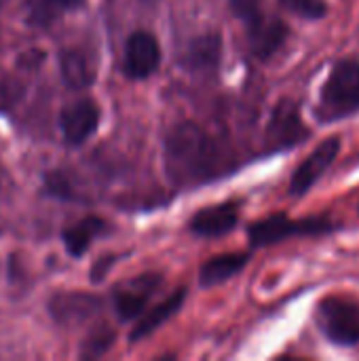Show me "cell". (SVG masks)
<instances>
[{
    "label": "cell",
    "instance_id": "obj_5",
    "mask_svg": "<svg viewBox=\"0 0 359 361\" xmlns=\"http://www.w3.org/2000/svg\"><path fill=\"white\" fill-rule=\"evenodd\" d=\"M161 66V44L154 34L146 30L133 32L125 42L123 72L131 80H144L152 76Z\"/></svg>",
    "mask_w": 359,
    "mask_h": 361
},
{
    "label": "cell",
    "instance_id": "obj_15",
    "mask_svg": "<svg viewBox=\"0 0 359 361\" xmlns=\"http://www.w3.org/2000/svg\"><path fill=\"white\" fill-rule=\"evenodd\" d=\"M108 231V222L97 218V216H87L80 222H76L74 226L66 228L61 233L66 252L72 258H80L85 256V252L89 250V245L93 243V239H97L99 235H104Z\"/></svg>",
    "mask_w": 359,
    "mask_h": 361
},
{
    "label": "cell",
    "instance_id": "obj_8",
    "mask_svg": "<svg viewBox=\"0 0 359 361\" xmlns=\"http://www.w3.org/2000/svg\"><path fill=\"white\" fill-rule=\"evenodd\" d=\"M99 125V106L93 99H78L66 106L59 114V129L68 144H85Z\"/></svg>",
    "mask_w": 359,
    "mask_h": 361
},
{
    "label": "cell",
    "instance_id": "obj_13",
    "mask_svg": "<svg viewBox=\"0 0 359 361\" xmlns=\"http://www.w3.org/2000/svg\"><path fill=\"white\" fill-rule=\"evenodd\" d=\"M248 260H250V254H245V252H231V254L214 256L212 260H207L201 267V271H199V283L203 288L220 286V283L229 281L231 277H235L237 273H241L245 269Z\"/></svg>",
    "mask_w": 359,
    "mask_h": 361
},
{
    "label": "cell",
    "instance_id": "obj_14",
    "mask_svg": "<svg viewBox=\"0 0 359 361\" xmlns=\"http://www.w3.org/2000/svg\"><path fill=\"white\" fill-rule=\"evenodd\" d=\"M220 57H222V38L209 32V34L195 36L188 42L184 63L195 72H203V70L207 72L220 63Z\"/></svg>",
    "mask_w": 359,
    "mask_h": 361
},
{
    "label": "cell",
    "instance_id": "obj_18",
    "mask_svg": "<svg viewBox=\"0 0 359 361\" xmlns=\"http://www.w3.org/2000/svg\"><path fill=\"white\" fill-rule=\"evenodd\" d=\"M85 0H40L34 8L32 21L34 23H47L51 21L55 15L66 13V11H74L78 6H83Z\"/></svg>",
    "mask_w": 359,
    "mask_h": 361
},
{
    "label": "cell",
    "instance_id": "obj_11",
    "mask_svg": "<svg viewBox=\"0 0 359 361\" xmlns=\"http://www.w3.org/2000/svg\"><path fill=\"white\" fill-rule=\"evenodd\" d=\"M290 30L288 25L277 19V17H267L260 15L258 19L248 23V38H250V49L258 59H269L273 57L286 42Z\"/></svg>",
    "mask_w": 359,
    "mask_h": 361
},
{
    "label": "cell",
    "instance_id": "obj_17",
    "mask_svg": "<svg viewBox=\"0 0 359 361\" xmlns=\"http://www.w3.org/2000/svg\"><path fill=\"white\" fill-rule=\"evenodd\" d=\"M99 307V300L87 294H63L53 298L51 313L59 324H76L95 313Z\"/></svg>",
    "mask_w": 359,
    "mask_h": 361
},
{
    "label": "cell",
    "instance_id": "obj_24",
    "mask_svg": "<svg viewBox=\"0 0 359 361\" xmlns=\"http://www.w3.org/2000/svg\"><path fill=\"white\" fill-rule=\"evenodd\" d=\"M114 262V258L112 256H108V258H102L95 267H93V271H91V279L93 281H102L104 279V275L108 273V269H110V264Z\"/></svg>",
    "mask_w": 359,
    "mask_h": 361
},
{
    "label": "cell",
    "instance_id": "obj_4",
    "mask_svg": "<svg viewBox=\"0 0 359 361\" xmlns=\"http://www.w3.org/2000/svg\"><path fill=\"white\" fill-rule=\"evenodd\" d=\"M322 332L336 345H359V305L343 296H328L317 305Z\"/></svg>",
    "mask_w": 359,
    "mask_h": 361
},
{
    "label": "cell",
    "instance_id": "obj_1",
    "mask_svg": "<svg viewBox=\"0 0 359 361\" xmlns=\"http://www.w3.org/2000/svg\"><path fill=\"white\" fill-rule=\"evenodd\" d=\"M222 152L216 140L195 123H182L165 140V167L178 184H201L222 169Z\"/></svg>",
    "mask_w": 359,
    "mask_h": 361
},
{
    "label": "cell",
    "instance_id": "obj_7",
    "mask_svg": "<svg viewBox=\"0 0 359 361\" xmlns=\"http://www.w3.org/2000/svg\"><path fill=\"white\" fill-rule=\"evenodd\" d=\"M339 152H341V137H328V140H324L300 165H298V169L294 171V176H292V182H290V188H288V192L292 195V197H303V195H307L315 184H317V180L332 167V163L336 161V157H339Z\"/></svg>",
    "mask_w": 359,
    "mask_h": 361
},
{
    "label": "cell",
    "instance_id": "obj_10",
    "mask_svg": "<svg viewBox=\"0 0 359 361\" xmlns=\"http://www.w3.org/2000/svg\"><path fill=\"white\" fill-rule=\"evenodd\" d=\"M159 286H161V275H142V277L121 286L114 292L116 315L123 322H131V319L140 317Z\"/></svg>",
    "mask_w": 359,
    "mask_h": 361
},
{
    "label": "cell",
    "instance_id": "obj_12",
    "mask_svg": "<svg viewBox=\"0 0 359 361\" xmlns=\"http://www.w3.org/2000/svg\"><path fill=\"white\" fill-rule=\"evenodd\" d=\"M184 300H186V290L180 288V290H176L169 298H165L163 302H159L157 307H152L150 311H144V313L140 315L135 328L131 330L129 341H131V343H138V341L150 336L152 332H157L167 319H171V317L178 313V309L184 305Z\"/></svg>",
    "mask_w": 359,
    "mask_h": 361
},
{
    "label": "cell",
    "instance_id": "obj_23",
    "mask_svg": "<svg viewBox=\"0 0 359 361\" xmlns=\"http://www.w3.org/2000/svg\"><path fill=\"white\" fill-rule=\"evenodd\" d=\"M112 341H114V334H110V332H106V334H97V336H93L87 345H85V357H97V355H102V353H106L108 351V347L112 345Z\"/></svg>",
    "mask_w": 359,
    "mask_h": 361
},
{
    "label": "cell",
    "instance_id": "obj_3",
    "mask_svg": "<svg viewBox=\"0 0 359 361\" xmlns=\"http://www.w3.org/2000/svg\"><path fill=\"white\" fill-rule=\"evenodd\" d=\"M322 108L326 118L347 116L359 110V59H341L324 89H322Z\"/></svg>",
    "mask_w": 359,
    "mask_h": 361
},
{
    "label": "cell",
    "instance_id": "obj_21",
    "mask_svg": "<svg viewBox=\"0 0 359 361\" xmlns=\"http://www.w3.org/2000/svg\"><path fill=\"white\" fill-rule=\"evenodd\" d=\"M23 95V85L13 78V76H2L0 78V110L13 108Z\"/></svg>",
    "mask_w": 359,
    "mask_h": 361
},
{
    "label": "cell",
    "instance_id": "obj_6",
    "mask_svg": "<svg viewBox=\"0 0 359 361\" xmlns=\"http://www.w3.org/2000/svg\"><path fill=\"white\" fill-rule=\"evenodd\" d=\"M309 137V129L300 118V112L292 99H281L267 125V142L273 150H286Z\"/></svg>",
    "mask_w": 359,
    "mask_h": 361
},
{
    "label": "cell",
    "instance_id": "obj_19",
    "mask_svg": "<svg viewBox=\"0 0 359 361\" xmlns=\"http://www.w3.org/2000/svg\"><path fill=\"white\" fill-rule=\"evenodd\" d=\"M279 4L303 19H322L328 13L326 0H279Z\"/></svg>",
    "mask_w": 359,
    "mask_h": 361
},
{
    "label": "cell",
    "instance_id": "obj_2",
    "mask_svg": "<svg viewBox=\"0 0 359 361\" xmlns=\"http://www.w3.org/2000/svg\"><path fill=\"white\" fill-rule=\"evenodd\" d=\"M336 224L330 218L315 216V218H290L286 214H273L258 222H252L248 228V239L254 247L275 245L292 237H315L332 233Z\"/></svg>",
    "mask_w": 359,
    "mask_h": 361
},
{
    "label": "cell",
    "instance_id": "obj_20",
    "mask_svg": "<svg viewBox=\"0 0 359 361\" xmlns=\"http://www.w3.org/2000/svg\"><path fill=\"white\" fill-rule=\"evenodd\" d=\"M44 190H47V195L61 199V201H74L76 199L70 180L61 171H51L44 176Z\"/></svg>",
    "mask_w": 359,
    "mask_h": 361
},
{
    "label": "cell",
    "instance_id": "obj_9",
    "mask_svg": "<svg viewBox=\"0 0 359 361\" xmlns=\"http://www.w3.org/2000/svg\"><path fill=\"white\" fill-rule=\"evenodd\" d=\"M239 224V203L237 201H226V203H216L201 207L188 222L190 233L197 237H222L235 231Z\"/></svg>",
    "mask_w": 359,
    "mask_h": 361
},
{
    "label": "cell",
    "instance_id": "obj_16",
    "mask_svg": "<svg viewBox=\"0 0 359 361\" xmlns=\"http://www.w3.org/2000/svg\"><path fill=\"white\" fill-rule=\"evenodd\" d=\"M59 70L68 87L72 89H87L95 80V68L87 53L78 49L61 51L59 55Z\"/></svg>",
    "mask_w": 359,
    "mask_h": 361
},
{
    "label": "cell",
    "instance_id": "obj_22",
    "mask_svg": "<svg viewBox=\"0 0 359 361\" xmlns=\"http://www.w3.org/2000/svg\"><path fill=\"white\" fill-rule=\"evenodd\" d=\"M229 2H231L233 13L241 21H245V25L262 15V2L264 0H229Z\"/></svg>",
    "mask_w": 359,
    "mask_h": 361
}]
</instances>
